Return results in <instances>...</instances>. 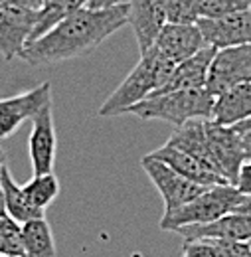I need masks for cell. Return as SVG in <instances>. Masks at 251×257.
<instances>
[{
  "label": "cell",
  "instance_id": "obj_10",
  "mask_svg": "<svg viewBox=\"0 0 251 257\" xmlns=\"http://www.w3.org/2000/svg\"><path fill=\"white\" fill-rule=\"evenodd\" d=\"M196 24L206 44L214 46L216 50L251 44V8L220 18H198Z\"/></svg>",
  "mask_w": 251,
  "mask_h": 257
},
{
  "label": "cell",
  "instance_id": "obj_35",
  "mask_svg": "<svg viewBox=\"0 0 251 257\" xmlns=\"http://www.w3.org/2000/svg\"><path fill=\"white\" fill-rule=\"evenodd\" d=\"M249 243H251V239H249Z\"/></svg>",
  "mask_w": 251,
  "mask_h": 257
},
{
  "label": "cell",
  "instance_id": "obj_36",
  "mask_svg": "<svg viewBox=\"0 0 251 257\" xmlns=\"http://www.w3.org/2000/svg\"><path fill=\"white\" fill-rule=\"evenodd\" d=\"M0 139H2V137H0Z\"/></svg>",
  "mask_w": 251,
  "mask_h": 257
},
{
  "label": "cell",
  "instance_id": "obj_31",
  "mask_svg": "<svg viewBox=\"0 0 251 257\" xmlns=\"http://www.w3.org/2000/svg\"><path fill=\"white\" fill-rule=\"evenodd\" d=\"M4 164H6V157L0 149V170H2ZM4 214H6V206H4V190H2V182H0V216H4Z\"/></svg>",
  "mask_w": 251,
  "mask_h": 257
},
{
  "label": "cell",
  "instance_id": "obj_12",
  "mask_svg": "<svg viewBox=\"0 0 251 257\" xmlns=\"http://www.w3.org/2000/svg\"><path fill=\"white\" fill-rule=\"evenodd\" d=\"M166 22V0H127V24L133 28L141 54L155 46Z\"/></svg>",
  "mask_w": 251,
  "mask_h": 257
},
{
  "label": "cell",
  "instance_id": "obj_19",
  "mask_svg": "<svg viewBox=\"0 0 251 257\" xmlns=\"http://www.w3.org/2000/svg\"><path fill=\"white\" fill-rule=\"evenodd\" d=\"M24 257H56V241L52 227L44 218H34L22 224Z\"/></svg>",
  "mask_w": 251,
  "mask_h": 257
},
{
  "label": "cell",
  "instance_id": "obj_7",
  "mask_svg": "<svg viewBox=\"0 0 251 257\" xmlns=\"http://www.w3.org/2000/svg\"><path fill=\"white\" fill-rule=\"evenodd\" d=\"M38 10L12 0L0 6V56L4 60H14L26 48L36 24Z\"/></svg>",
  "mask_w": 251,
  "mask_h": 257
},
{
  "label": "cell",
  "instance_id": "obj_5",
  "mask_svg": "<svg viewBox=\"0 0 251 257\" xmlns=\"http://www.w3.org/2000/svg\"><path fill=\"white\" fill-rule=\"evenodd\" d=\"M251 81V44L220 48L210 64L206 89L220 95L225 89Z\"/></svg>",
  "mask_w": 251,
  "mask_h": 257
},
{
  "label": "cell",
  "instance_id": "obj_18",
  "mask_svg": "<svg viewBox=\"0 0 251 257\" xmlns=\"http://www.w3.org/2000/svg\"><path fill=\"white\" fill-rule=\"evenodd\" d=\"M0 182H2V190H4V206H6V214L12 216L16 222L24 224L28 220L34 218H44L46 212L36 208L34 204H30V200L26 198V194L22 190L20 184H16V180L12 178L8 164L2 166L0 170Z\"/></svg>",
  "mask_w": 251,
  "mask_h": 257
},
{
  "label": "cell",
  "instance_id": "obj_27",
  "mask_svg": "<svg viewBox=\"0 0 251 257\" xmlns=\"http://www.w3.org/2000/svg\"><path fill=\"white\" fill-rule=\"evenodd\" d=\"M233 186H235L241 194H251V161L241 162Z\"/></svg>",
  "mask_w": 251,
  "mask_h": 257
},
{
  "label": "cell",
  "instance_id": "obj_33",
  "mask_svg": "<svg viewBox=\"0 0 251 257\" xmlns=\"http://www.w3.org/2000/svg\"><path fill=\"white\" fill-rule=\"evenodd\" d=\"M18 2L24 4V6H28V8H34V10H38L40 4H42V0H18Z\"/></svg>",
  "mask_w": 251,
  "mask_h": 257
},
{
  "label": "cell",
  "instance_id": "obj_21",
  "mask_svg": "<svg viewBox=\"0 0 251 257\" xmlns=\"http://www.w3.org/2000/svg\"><path fill=\"white\" fill-rule=\"evenodd\" d=\"M22 190L26 194V198L30 200L36 208L44 210L58 198L60 194V180L54 172H46V174H34L26 184H22Z\"/></svg>",
  "mask_w": 251,
  "mask_h": 257
},
{
  "label": "cell",
  "instance_id": "obj_4",
  "mask_svg": "<svg viewBox=\"0 0 251 257\" xmlns=\"http://www.w3.org/2000/svg\"><path fill=\"white\" fill-rule=\"evenodd\" d=\"M241 200H243V194L233 184H216L200 192L188 204L180 206L178 210L164 214L158 225L164 231H174L182 225L208 224L229 212H235Z\"/></svg>",
  "mask_w": 251,
  "mask_h": 257
},
{
  "label": "cell",
  "instance_id": "obj_25",
  "mask_svg": "<svg viewBox=\"0 0 251 257\" xmlns=\"http://www.w3.org/2000/svg\"><path fill=\"white\" fill-rule=\"evenodd\" d=\"M194 6H196V0H166V20L168 22H196Z\"/></svg>",
  "mask_w": 251,
  "mask_h": 257
},
{
  "label": "cell",
  "instance_id": "obj_24",
  "mask_svg": "<svg viewBox=\"0 0 251 257\" xmlns=\"http://www.w3.org/2000/svg\"><path fill=\"white\" fill-rule=\"evenodd\" d=\"M180 257H220V249L214 239L194 237V239H184Z\"/></svg>",
  "mask_w": 251,
  "mask_h": 257
},
{
  "label": "cell",
  "instance_id": "obj_34",
  "mask_svg": "<svg viewBox=\"0 0 251 257\" xmlns=\"http://www.w3.org/2000/svg\"><path fill=\"white\" fill-rule=\"evenodd\" d=\"M2 257H8V255H2Z\"/></svg>",
  "mask_w": 251,
  "mask_h": 257
},
{
  "label": "cell",
  "instance_id": "obj_32",
  "mask_svg": "<svg viewBox=\"0 0 251 257\" xmlns=\"http://www.w3.org/2000/svg\"><path fill=\"white\" fill-rule=\"evenodd\" d=\"M235 131H237V133H245V131H251V117L249 119H245V121H243V123H239V125H235Z\"/></svg>",
  "mask_w": 251,
  "mask_h": 257
},
{
  "label": "cell",
  "instance_id": "obj_28",
  "mask_svg": "<svg viewBox=\"0 0 251 257\" xmlns=\"http://www.w3.org/2000/svg\"><path fill=\"white\" fill-rule=\"evenodd\" d=\"M119 4H127V0H87L85 6L95 8V10H105V8H113Z\"/></svg>",
  "mask_w": 251,
  "mask_h": 257
},
{
  "label": "cell",
  "instance_id": "obj_14",
  "mask_svg": "<svg viewBox=\"0 0 251 257\" xmlns=\"http://www.w3.org/2000/svg\"><path fill=\"white\" fill-rule=\"evenodd\" d=\"M184 239L206 237V239H223V241H249L251 239V218L239 212H229L208 224L182 225L174 229Z\"/></svg>",
  "mask_w": 251,
  "mask_h": 257
},
{
  "label": "cell",
  "instance_id": "obj_22",
  "mask_svg": "<svg viewBox=\"0 0 251 257\" xmlns=\"http://www.w3.org/2000/svg\"><path fill=\"white\" fill-rule=\"evenodd\" d=\"M24 257L22 243V224L12 216H0V257Z\"/></svg>",
  "mask_w": 251,
  "mask_h": 257
},
{
  "label": "cell",
  "instance_id": "obj_16",
  "mask_svg": "<svg viewBox=\"0 0 251 257\" xmlns=\"http://www.w3.org/2000/svg\"><path fill=\"white\" fill-rule=\"evenodd\" d=\"M251 117V81L239 83L214 97L210 119L223 127H235Z\"/></svg>",
  "mask_w": 251,
  "mask_h": 257
},
{
  "label": "cell",
  "instance_id": "obj_1",
  "mask_svg": "<svg viewBox=\"0 0 251 257\" xmlns=\"http://www.w3.org/2000/svg\"><path fill=\"white\" fill-rule=\"evenodd\" d=\"M127 24V4L105 10L81 6L60 20L50 32L28 44L18 56L30 65L60 64L93 52Z\"/></svg>",
  "mask_w": 251,
  "mask_h": 257
},
{
  "label": "cell",
  "instance_id": "obj_8",
  "mask_svg": "<svg viewBox=\"0 0 251 257\" xmlns=\"http://www.w3.org/2000/svg\"><path fill=\"white\" fill-rule=\"evenodd\" d=\"M206 135L216 172L225 182L233 184L241 162L245 161L241 149V133H237L233 127H223L220 123H214L212 119H206Z\"/></svg>",
  "mask_w": 251,
  "mask_h": 257
},
{
  "label": "cell",
  "instance_id": "obj_13",
  "mask_svg": "<svg viewBox=\"0 0 251 257\" xmlns=\"http://www.w3.org/2000/svg\"><path fill=\"white\" fill-rule=\"evenodd\" d=\"M204 46L208 44L196 22H166L155 40V48L174 64L192 58Z\"/></svg>",
  "mask_w": 251,
  "mask_h": 257
},
{
  "label": "cell",
  "instance_id": "obj_2",
  "mask_svg": "<svg viewBox=\"0 0 251 257\" xmlns=\"http://www.w3.org/2000/svg\"><path fill=\"white\" fill-rule=\"evenodd\" d=\"M174 62L162 56L157 48H149L145 54H141L139 64L123 79V83L109 95V99L99 107V117H117L127 113L133 105L141 103L143 99L151 97L158 91L170 77Z\"/></svg>",
  "mask_w": 251,
  "mask_h": 257
},
{
  "label": "cell",
  "instance_id": "obj_30",
  "mask_svg": "<svg viewBox=\"0 0 251 257\" xmlns=\"http://www.w3.org/2000/svg\"><path fill=\"white\" fill-rule=\"evenodd\" d=\"M235 212L239 214H245L251 218V194H243V200L239 202V206L235 208Z\"/></svg>",
  "mask_w": 251,
  "mask_h": 257
},
{
  "label": "cell",
  "instance_id": "obj_29",
  "mask_svg": "<svg viewBox=\"0 0 251 257\" xmlns=\"http://www.w3.org/2000/svg\"><path fill=\"white\" fill-rule=\"evenodd\" d=\"M241 149H243L245 161H251V131L241 133Z\"/></svg>",
  "mask_w": 251,
  "mask_h": 257
},
{
  "label": "cell",
  "instance_id": "obj_6",
  "mask_svg": "<svg viewBox=\"0 0 251 257\" xmlns=\"http://www.w3.org/2000/svg\"><path fill=\"white\" fill-rule=\"evenodd\" d=\"M141 166L145 168L147 176L151 178V182L157 186L158 194L162 196L164 214L178 210L180 206L188 204L192 198H196L198 194L206 190V186H200L188 178H184L182 174L172 170L168 164L155 159L153 155H145L141 161Z\"/></svg>",
  "mask_w": 251,
  "mask_h": 257
},
{
  "label": "cell",
  "instance_id": "obj_17",
  "mask_svg": "<svg viewBox=\"0 0 251 257\" xmlns=\"http://www.w3.org/2000/svg\"><path fill=\"white\" fill-rule=\"evenodd\" d=\"M151 155L155 159H158V161H162L164 164H168L172 170H176L184 178L200 184V186L210 188V186H216V184H229V182H225L221 178L220 174H216L210 168H206L198 159H194L192 155L176 149V147H172V145H164V147H160L157 151H153Z\"/></svg>",
  "mask_w": 251,
  "mask_h": 257
},
{
  "label": "cell",
  "instance_id": "obj_23",
  "mask_svg": "<svg viewBox=\"0 0 251 257\" xmlns=\"http://www.w3.org/2000/svg\"><path fill=\"white\" fill-rule=\"evenodd\" d=\"M251 0H196L194 14L198 18H220L231 12L249 10Z\"/></svg>",
  "mask_w": 251,
  "mask_h": 257
},
{
  "label": "cell",
  "instance_id": "obj_26",
  "mask_svg": "<svg viewBox=\"0 0 251 257\" xmlns=\"http://www.w3.org/2000/svg\"><path fill=\"white\" fill-rule=\"evenodd\" d=\"M218 243L220 257H251V243L249 241H223L214 239Z\"/></svg>",
  "mask_w": 251,
  "mask_h": 257
},
{
  "label": "cell",
  "instance_id": "obj_3",
  "mask_svg": "<svg viewBox=\"0 0 251 257\" xmlns=\"http://www.w3.org/2000/svg\"><path fill=\"white\" fill-rule=\"evenodd\" d=\"M214 95L204 87L151 95L133 105L127 113H133L145 121H164L178 127L190 119H210Z\"/></svg>",
  "mask_w": 251,
  "mask_h": 257
},
{
  "label": "cell",
  "instance_id": "obj_15",
  "mask_svg": "<svg viewBox=\"0 0 251 257\" xmlns=\"http://www.w3.org/2000/svg\"><path fill=\"white\" fill-rule=\"evenodd\" d=\"M214 54H216L214 46H204L192 58L176 64L170 77H168V81L158 91H155L153 95L168 93V91H182V89H204L206 81H208V71H210V64L214 60Z\"/></svg>",
  "mask_w": 251,
  "mask_h": 257
},
{
  "label": "cell",
  "instance_id": "obj_9",
  "mask_svg": "<svg viewBox=\"0 0 251 257\" xmlns=\"http://www.w3.org/2000/svg\"><path fill=\"white\" fill-rule=\"evenodd\" d=\"M52 101V83L44 81L34 89L20 95L0 99V137L8 139L22 127L24 121L32 119L46 103Z\"/></svg>",
  "mask_w": 251,
  "mask_h": 257
},
{
  "label": "cell",
  "instance_id": "obj_20",
  "mask_svg": "<svg viewBox=\"0 0 251 257\" xmlns=\"http://www.w3.org/2000/svg\"><path fill=\"white\" fill-rule=\"evenodd\" d=\"M85 4H87V0H42L28 44H32L34 40H38L46 32H50L60 20H63L65 16H69L71 12H75L77 8H81Z\"/></svg>",
  "mask_w": 251,
  "mask_h": 257
},
{
  "label": "cell",
  "instance_id": "obj_11",
  "mask_svg": "<svg viewBox=\"0 0 251 257\" xmlns=\"http://www.w3.org/2000/svg\"><path fill=\"white\" fill-rule=\"evenodd\" d=\"M30 121L32 133L28 139V151H30L32 170H34V174L52 172L54 162H56V149H58L52 101L46 103Z\"/></svg>",
  "mask_w": 251,
  "mask_h": 257
}]
</instances>
